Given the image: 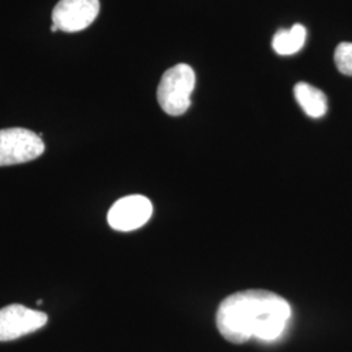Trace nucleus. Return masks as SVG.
I'll use <instances>...</instances> for the list:
<instances>
[{"instance_id": "9", "label": "nucleus", "mask_w": 352, "mask_h": 352, "mask_svg": "<svg viewBox=\"0 0 352 352\" xmlns=\"http://www.w3.org/2000/svg\"><path fill=\"white\" fill-rule=\"evenodd\" d=\"M334 62L340 74L352 76V43L342 42L334 52Z\"/></svg>"}, {"instance_id": "6", "label": "nucleus", "mask_w": 352, "mask_h": 352, "mask_svg": "<svg viewBox=\"0 0 352 352\" xmlns=\"http://www.w3.org/2000/svg\"><path fill=\"white\" fill-rule=\"evenodd\" d=\"M153 214L151 200L141 195L126 196L113 204L107 222L116 231H133L148 223Z\"/></svg>"}, {"instance_id": "4", "label": "nucleus", "mask_w": 352, "mask_h": 352, "mask_svg": "<svg viewBox=\"0 0 352 352\" xmlns=\"http://www.w3.org/2000/svg\"><path fill=\"white\" fill-rule=\"evenodd\" d=\"M49 321L46 314L21 304H11L0 309V342L19 340L34 333Z\"/></svg>"}, {"instance_id": "7", "label": "nucleus", "mask_w": 352, "mask_h": 352, "mask_svg": "<svg viewBox=\"0 0 352 352\" xmlns=\"http://www.w3.org/2000/svg\"><path fill=\"white\" fill-rule=\"evenodd\" d=\"M294 96L302 111L311 118H322L327 111V96L320 89L308 82H298L294 88Z\"/></svg>"}, {"instance_id": "8", "label": "nucleus", "mask_w": 352, "mask_h": 352, "mask_svg": "<svg viewBox=\"0 0 352 352\" xmlns=\"http://www.w3.org/2000/svg\"><path fill=\"white\" fill-rule=\"evenodd\" d=\"M307 38V29L300 24L291 29H279L273 38L272 46L278 55L289 56L302 50Z\"/></svg>"}, {"instance_id": "1", "label": "nucleus", "mask_w": 352, "mask_h": 352, "mask_svg": "<svg viewBox=\"0 0 352 352\" xmlns=\"http://www.w3.org/2000/svg\"><path fill=\"white\" fill-rule=\"evenodd\" d=\"M291 316L287 300L265 289H247L227 296L219 304L215 322L225 340L241 344L251 338L274 340Z\"/></svg>"}, {"instance_id": "2", "label": "nucleus", "mask_w": 352, "mask_h": 352, "mask_svg": "<svg viewBox=\"0 0 352 352\" xmlns=\"http://www.w3.org/2000/svg\"><path fill=\"white\" fill-rule=\"evenodd\" d=\"M196 85V75L188 64H176L164 72L157 89V100L164 113L179 116L190 106V94Z\"/></svg>"}, {"instance_id": "5", "label": "nucleus", "mask_w": 352, "mask_h": 352, "mask_svg": "<svg viewBox=\"0 0 352 352\" xmlns=\"http://www.w3.org/2000/svg\"><path fill=\"white\" fill-rule=\"evenodd\" d=\"M100 0H60L52 11V24L65 33H77L94 23L100 13Z\"/></svg>"}, {"instance_id": "3", "label": "nucleus", "mask_w": 352, "mask_h": 352, "mask_svg": "<svg viewBox=\"0 0 352 352\" xmlns=\"http://www.w3.org/2000/svg\"><path fill=\"white\" fill-rule=\"evenodd\" d=\"M45 151L42 138L25 128L0 129V167L26 164Z\"/></svg>"}, {"instance_id": "10", "label": "nucleus", "mask_w": 352, "mask_h": 352, "mask_svg": "<svg viewBox=\"0 0 352 352\" xmlns=\"http://www.w3.org/2000/svg\"><path fill=\"white\" fill-rule=\"evenodd\" d=\"M58 30H59V29H58V26L54 25V24H52V26H51V32H52V33H56Z\"/></svg>"}, {"instance_id": "11", "label": "nucleus", "mask_w": 352, "mask_h": 352, "mask_svg": "<svg viewBox=\"0 0 352 352\" xmlns=\"http://www.w3.org/2000/svg\"><path fill=\"white\" fill-rule=\"evenodd\" d=\"M42 302H43V300H42V299H41V300H37V304H39V305H41Z\"/></svg>"}]
</instances>
